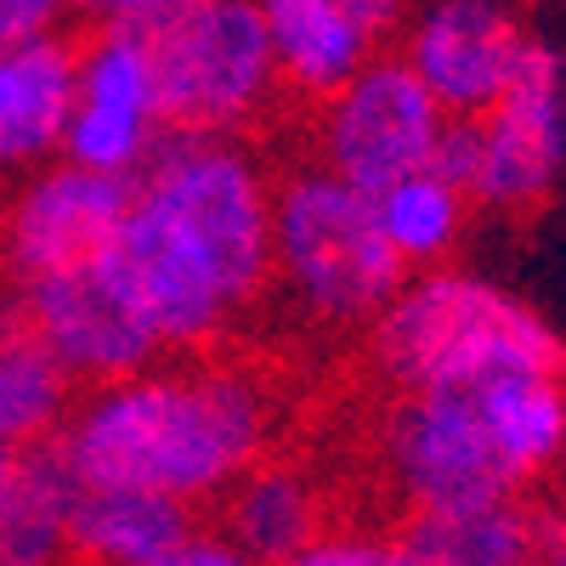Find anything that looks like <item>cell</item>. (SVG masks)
I'll use <instances>...</instances> for the list:
<instances>
[{
  "label": "cell",
  "mask_w": 566,
  "mask_h": 566,
  "mask_svg": "<svg viewBox=\"0 0 566 566\" xmlns=\"http://www.w3.org/2000/svg\"><path fill=\"white\" fill-rule=\"evenodd\" d=\"M165 352L210 346L272 277V181L239 136H165L108 255Z\"/></svg>",
  "instance_id": "obj_1"
},
{
  "label": "cell",
  "mask_w": 566,
  "mask_h": 566,
  "mask_svg": "<svg viewBox=\"0 0 566 566\" xmlns=\"http://www.w3.org/2000/svg\"><path fill=\"white\" fill-rule=\"evenodd\" d=\"M272 397L232 363H154L74 402L57 453L80 488H130L199 510L266 459Z\"/></svg>",
  "instance_id": "obj_2"
},
{
  "label": "cell",
  "mask_w": 566,
  "mask_h": 566,
  "mask_svg": "<svg viewBox=\"0 0 566 566\" xmlns=\"http://www.w3.org/2000/svg\"><path fill=\"white\" fill-rule=\"evenodd\" d=\"M380 453L408 515L522 504L566 464V374L397 397Z\"/></svg>",
  "instance_id": "obj_3"
},
{
  "label": "cell",
  "mask_w": 566,
  "mask_h": 566,
  "mask_svg": "<svg viewBox=\"0 0 566 566\" xmlns=\"http://www.w3.org/2000/svg\"><path fill=\"white\" fill-rule=\"evenodd\" d=\"M368 335L397 397L464 391L515 374H566L560 328L533 301L464 266L408 272Z\"/></svg>",
  "instance_id": "obj_4"
},
{
  "label": "cell",
  "mask_w": 566,
  "mask_h": 566,
  "mask_svg": "<svg viewBox=\"0 0 566 566\" xmlns=\"http://www.w3.org/2000/svg\"><path fill=\"white\" fill-rule=\"evenodd\" d=\"M97 18L142 45L165 136H239L277 91L261 0H119Z\"/></svg>",
  "instance_id": "obj_5"
},
{
  "label": "cell",
  "mask_w": 566,
  "mask_h": 566,
  "mask_svg": "<svg viewBox=\"0 0 566 566\" xmlns=\"http://www.w3.org/2000/svg\"><path fill=\"white\" fill-rule=\"evenodd\" d=\"M272 272L328 328H374L408 283L374 199L323 165L272 187Z\"/></svg>",
  "instance_id": "obj_6"
},
{
  "label": "cell",
  "mask_w": 566,
  "mask_h": 566,
  "mask_svg": "<svg viewBox=\"0 0 566 566\" xmlns=\"http://www.w3.org/2000/svg\"><path fill=\"white\" fill-rule=\"evenodd\" d=\"M442 130L448 114L431 103V91L397 52H386L317 108V165L380 199L386 187L431 165Z\"/></svg>",
  "instance_id": "obj_7"
},
{
  "label": "cell",
  "mask_w": 566,
  "mask_h": 566,
  "mask_svg": "<svg viewBox=\"0 0 566 566\" xmlns=\"http://www.w3.org/2000/svg\"><path fill=\"white\" fill-rule=\"evenodd\" d=\"M476 125V170L470 205L522 216L538 210L566 176V52L549 34H533L510 91Z\"/></svg>",
  "instance_id": "obj_8"
},
{
  "label": "cell",
  "mask_w": 566,
  "mask_h": 566,
  "mask_svg": "<svg viewBox=\"0 0 566 566\" xmlns=\"http://www.w3.org/2000/svg\"><path fill=\"white\" fill-rule=\"evenodd\" d=\"M125 210H130V181L91 176L69 159L23 176L7 216H0V261H7L12 290L108 261Z\"/></svg>",
  "instance_id": "obj_9"
},
{
  "label": "cell",
  "mask_w": 566,
  "mask_h": 566,
  "mask_svg": "<svg viewBox=\"0 0 566 566\" xmlns=\"http://www.w3.org/2000/svg\"><path fill=\"white\" fill-rule=\"evenodd\" d=\"M12 312L34 335V346L52 357L69 380H85L91 391L130 380V374L159 363V335L148 328L119 290V277L108 261L69 272V277H45L29 290H12Z\"/></svg>",
  "instance_id": "obj_10"
},
{
  "label": "cell",
  "mask_w": 566,
  "mask_h": 566,
  "mask_svg": "<svg viewBox=\"0 0 566 566\" xmlns=\"http://www.w3.org/2000/svg\"><path fill=\"white\" fill-rule=\"evenodd\" d=\"M533 34L538 29L499 0H437L408 12L397 57L448 119H482L510 91Z\"/></svg>",
  "instance_id": "obj_11"
},
{
  "label": "cell",
  "mask_w": 566,
  "mask_h": 566,
  "mask_svg": "<svg viewBox=\"0 0 566 566\" xmlns=\"http://www.w3.org/2000/svg\"><path fill=\"white\" fill-rule=\"evenodd\" d=\"M159 142L165 125H159V97L142 45L125 29L91 18V34L74 63V114L63 136V159L91 176L136 181Z\"/></svg>",
  "instance_id": "obj_12"
},
{
  "label": "cell",
  "mask_w": 566,
  "mask_h": 566,
  "mask_svg": "<svg viewBox=\"0 0 566 566\" xmlns=\"http://www.w3.org/2000/svg\"><path fill=\"white\" fill-rule=\"evenodd\" d=\"M261 18L277 85L323 108L374 57H386V40L402 34L408 7L397 0H261Z\"/></svg>",
  "instance_id": "obj_13"
},
{
  "label": "cell",
  "mask_w": 566,
  "mask_h": 566,
  "mask_svg": "<svg viewBox=\"0 0 566 566\" xmlns=\"http://www.w3.org/2000/svg\"><path fill=\"white\" fill-rule=\"evenodd\" d=\"M80 45L52 34L0 57V176H34L63 159Z\"/></svg>",
  "instance_id": "obj_14"
},
{
  "label": "cell",
  "mask_w": 566,
  "mask_h": 566,
  "mask_svg": "<svg viewBox=\"0 0 566 566\" xmlns=\"http://www.w3.org/2000/svg\"><path fill=\"white\" fill-rule=\"evenodd\" d=\"M250 566H290L306 555L323 527V493L306 470L261 459L250 476L221 499V527H216Z\"/></svg>",
  "instance_id": "obj_15"
},
{
  "label": "cell",
  "mask_w": 566,
  "mask_h": 566,
  "mask_svg": "<svg viewBox=\"0 0 566 566\" xmlns=\"http://www.w3.org/2000/svg\"><path fill=\"white\" fill-rule=\"evenodd\" d=\"M549 538L544 515L522 499L459 515H408L391 533V549L402 566H544Z\"/></svg>",
  "instance_id": "obj_16"
},
{
  "label": "cell",
  "mask_w": 566,
  "mask_h": 566,
  "mask_svg": "<svg viewBox=\"0 0 566 566\" xmlns=\"http://www.w3.org/2000/svg\"><path fill=\"white\" fill-rule=\"evenodd\" d=\"M199 533V510L130 493V488H80L74 499V560L85 566H154Z\"/></svg>",
  "instance_id": "obj_17"
},
{
  "label": "cell",
  "mask_w": 566,
  "mask_h": 566,
  "mask_svg": "<svg viewBox=\"0 0 566 566\" xmlns=\"http://www.w3.org/2000/svg\"><path fill=\"white\" fill-rule=\"evenodd\" d=\"M80 482L57 442L18 453L12 488L0 493V566H69L74 560Z\"/></svg>",
  "instance_id": "obj_18"
},
{
  "label": "cell",
  "mask_w": 566,
  "mask_h": 566,
  "mask_svg": "<svg viewBox=\"0 0 566 566\" xmlns=\"http://www.w3.org/2000/svg\"><path fill=\"white\" fill-rule=\"evenodd\" d=\"M74 413V380L34 346L18 312H0V448L34 453L63 437Z\"/></svg>",
  "instance_id": "obj_19"
},
{
  "label": "cell",
  "mask_w": 566,
  "mask_h": 566,
  "mask_svg": "<svg viewBox=\"0 0 566 566\" xmlns=\"http://www.w3.org/2000/svg\"><path fill=\"white\" fill-rule=\"evenodd\" d=\"M374 210H380V227H386V244L397 250V261L408 272H431L442 266L464 227H470V199L459 193L453 181L419 170V176H402L397 187H386L380 199H374Z\"/></svg>",
  "instance_id": "obj_20"
},
{
  "label": "cell",
  "mask_w": 566,
  "mask_h": 566,
  "mask_svg": "<svg viewBox=\"0 0 566 566\" xmlns=\"http://www.w3.org/2000/svg\"><path fill=\"white\" fill-rule=\"evenodd\" d=\"M290 566H402V560H397L391 538H380V533H323Z\"/></svg>",
  "instance_id": "obj_21"
},
{
  "label": "cell",
  "mask_w": 566,
  "mask_h": 566,
  "mask_svg": "<svg viewBox=\"0 0 566 566\" xmlns=\"http://www.w3.org/2000/svg\"><path fill=\"white\" fill-rule=\"evenodd\" d=\"M63 34V7L52 0H0V57Z\"/></svg>",
  "instance_id": "obj_22"
},
{
  "label": "cell",
  "mask_w": 566,
  "mask_h": 566,
  "mask_svg": "<svg viewBox=\"0 0 566 566\" xmlns=\"http://www.w3.org/2000/svg\"><path fill=\"white\" fill-rule=\"evenodd\" d=\"M154 566H250L239 549H232L221 533H210V527H199L193 538H187L181 549H170L165 560H154Z\"/></svg>",
  "instance_id": "obj_23"
},
{
  "label": "cell",
  "mask_w": 566,
  "mask_h": 566,
  "mask_svg": "<svg viewBox=\"0 0 566 566\" xmlns=\"http://www.w3.org/2000/svg\"><path fill=\"white\" fill-rule=\"evenodd\" d=\"M555 522L566 533V464H560V476H555Z\"/></svg>",
  "instance_id": "obj_24"
},
{
  "label": "cell",
  "mask_w": 566,
  "mask_h": 566,
  "mask_svg": "<svg viewBox=\"0 0 566 566\" xmlns=\"http://www.w3.org/2000/svg\"><path fill=\"white\" fill-rule=\"evenodd\" d=\"M12 470H18V453H7V448H0V493L12 488Z\"/></svg>",
  "instance_id": "obj_25"
},
{
  "label": "cell",
  "mask_w": 566,
  "mask_h": 566,
  "mask_svg": "<svg viewBox=\"0 0 566 566\" xmlns=\"http://www.w3.org/2000/svg\"><path fill=\"white\" fill-rule=\"evenodd\" d=\"M544 566H566V533L549 538V560H544Z\"/></svg>",
  "instance_id": "obj_26"
}]
</instances>
